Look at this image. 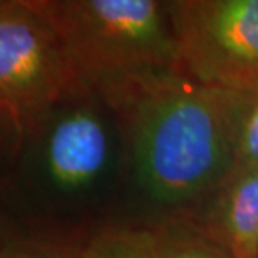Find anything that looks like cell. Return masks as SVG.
<instances>
[{"label":"cell","instance_id":"6da1fadb","mask_svg":"<svg viewBox=\"0 0 258 258\" xmlns=\"http://www.w3.org/2000/svg\"><path fill=\"white\" fill-rule=\"evenodd\" d=\"M99 96L119 117L127 169L151 205H191L213 195L233 171L231 91L171 71Z\"/></svg>","mask_w":258,"mask_h":258},{"label":"cell","instance_id":"7a4b0ae2","mask_svg":"<svg viewBox=\"0 0 258 258\" xmlns=\"http://www.w3.org/2000/svg\"><path fill=\"white\" fill-rule=\"evenodd\" d=\"M12 161L15 193L32 213L74 216L97 210L127 168L121 121L87 89L55 107Z\"/></svg>","mask_w":258,"mask_h":258},{"label":"cell","instance_id":"3957f363","mask_svg":"<svg viewBox=\"0 0 258 258\" xmlns=\"http://www.w3.org/2000/svg\"><path fill=\"white\" fill-rule=\"evenodd\" d=\"M97 94L133 79L179 71L168 2L32 0Z\"/></svg>","mask_w":258,"mask_h":258},{"label":"cell","instance_id":"277c9868","mask_svg":"<svg viewBox=\"0 0 258 258\" xmlns=\"http://www.w3.org/2000/svg\"><path fill=\"white\" fill-rule=\"evenodd\" d=\"M87 89L59 34L32 0H2L0 119L9 158L55 107Z\"/></svg>","mask_w":258,"mask_h":258},{"label":"cell","instance_id":"5b68a950","mask_svg":"<svg viewBox=\"0 0 258 258\" xmlns=\"http://www.w3.org/2000/svg\"><path fill=\"white\" fill-rule=\"evenodd\" d=\"M179 71L220 91L258 87V0L168 2Z\"/></svg>","mask_w":258,"mask_h":258},{"label":"cell","instance_id":"8992f818","mask_svg":"<svg viewBox=\"0 0 258 258\" xmlns=\"http://www.w3.org/2000/svg\"><path fill=\"white\" fill-rule=\"evenodd\" d=\"M201 226L236 258H258V169L231 171Z\"/></svg>","mask_w":258,"mask_h":258},{"label":"cell","instance_id":"52a82bcc","mask_svg":"<svg viewBox=\"0 0 258 258\" xmlns=\"http://www.w3.org/2000/svg\"><path fill=\"white\" fill-rule=\"evenodd\" d=\"M79 258H158L156 231L134 226H107L87 236Z\"/></svg>","mask_w":258,"mask_h":258},{"label":"cell","instance_id":"ba28073f","mask_svg":"<svg viewBox=\"0 0 258 258\" xmlns=\"http://www.w3.org/2000/svg\"><path fill=\"white\" fill-rule=\"evenodd\" d=\"M154 231L158 258H236L200 225L171 221Z\"/></svg>","mask_w":258,"mask_h":258},{"label":"cell","instance_id":"9c48e42d","mask_svg":"<svg viewBox=\"0 0 258 258\" xmlns=\"http://www.w3.org/2000/svg\"><path fill=\"white\" fill-rule=\"evenodd\" d=\"M233 171L258 169V87L231 91Z\"/></svg>","mask_w":258,"mask_h":258},{"label":"cell","instance_id":"30bf717a","mask_svg":"<svg viewBox=\"0 0 258 258\" xmlns=\"http://www.w3.org/2000/svg\"><path fill=\"white\" fill-rule=\"evenodd\" d=\"M84 240L64 233L4 236L0 258H79Z\"/></svg>","mask_w":258,"mask_h":258}]
</instances>
